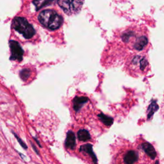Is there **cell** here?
Returning <instances> with one entry per match:
<instances>
[{
    "label": "cell",
    "mask_w": 164,
    "mask_h": 164,
    "mask_svg": "<svg viewBox=\"0 0 164 164\" xmlns=\"http://www.w3.org/2000/svg\"><path fill=\"white\" fill-rule=\"evenodd\" d=\"M116 41L118 45L130 49L133 53H143L149 46L147 31L137 26H129L121 30Z\"/></svg>",
    "instance_id": "1"
},
{
    "label": "cell",
    "mask_w": 164,
    "mask_h": 164,
    "mask_svg": "<svg viewBox=\"0 0 164 164\" xmlns=\"http://www.w3.org/2000/svg\"><path fill=\"white\" fill-rule=\"evenodd\" d=\"M72 107L76 116L80 117L82 121H89L95 112L93 102L86 95L76 96L72 101Z\"/></svg>",
    "instance_id": "2"
},
{
    "label": "cell",
    "mask_w": 164,
    "mask_h": 164,
    "mask_svg": "<svg viewBox=\"0 0 164 164\" xmlns=\"http://www.w3.org/2000/svg\"><path fill=\"white\" fill-rule=\"evenodd\" d=\"M126 71L129 74H143L150 67L146 55L144 53H135L129 56L125 63Z\"/></svg>",
    "instance_id": "3"
},
{
    "label": "cell",
    "mask_w": 164,
    "mask_h": 164,
    "mask_svg": "<svg viewBox=\"0 0 164 164\" xmlns=\"http://www.w3.org/2000/svg\"><path fill=\"white\" fill-rule=\"evenodd\" d=\"M39 21L47 28L55 30L63 24V17L54 10H45L39 14Z\"/></svg>",
    "instance_id": "4"
},
{
    "label": "cell",
    "mask_w": 164,
    "mask_h": 164,
    "mask_svg": "<svg viewBox=\"0 0 164 164\" xmlns=\"http://www.w3.org/2000/svg\"><path fill=\"white\" fill-rule=\"evenodd\" d=\"M13 28L19 33H21L27 39L35 35V31L32 25H30L26 19L21 17H16L13 20Z\"/></svg>",
    "instance_id": "5"
},
{
    "label": "cell",
    "mask_w": 164,
    "mask_h": 164,
    "mask_svg": "<svg viewBox=\"0 0 164 164\" xmlns=\"http://www.w3.org/2000/svg\"><path fill=\"white\" fill-rule=\"evenodd\" d=\"M57 3L64 12L68 15L78 12L83 4V2L78 1H58Z\"/></svg>",
    "instance_id": "6"
},
{
    "label": "cell",
    "mask_w": 164,
    "mask_h": 164,
    "mask_svg": "<svg viewBox=\"0 0 164 164\" xmlns=\"http://www.w3.org/2000/svg\"><path fill=\"white\" fill-rule=\"evenodd\" d=\"M10 48L11 50L10 60H17L21 62L22 60V56L24 54L23 49H22L21 45L16 40H10Z\"/></svg>",
    "instance_id": "7"
},
{
    "label": "cell",
    "mask_w": 164,
    "mask_h": 164,
    "mask_svg": "<svg viewBox=\"0 0 164 164\" xmlns=\"http://www.w3.org/2000/svg\"><path fill=\"white\" fill-rule=\"evenodd\" d=\"M79 151L89 155L91 158H92V161L94 164L98 163V159L96 155L93 151L92 149V145L90 144H86L85 145H82V146L79 147Z\"/></svg>",
    "instance_id": "8"
},
{
    "label": "cell",
    "mask_w": 164,
    "mask_h": 164,
    "mask_svg": "<svg viewBox=\"0 0 164 164\" xmlns=\"http://www.w3.org/2000/svg\"><path fill=\"white\" fill-rule=\"evenodd\" d=\"M138 152L134 150L128 151L124 155V161L126 164H134L138 161Z\"/></svg>",
    "instance_id": "9"
},
{
    "label": "cell",
    "mask_w": 164,
    "mask_h": 164,
    "mask_svg": "<svg viewBox=\"0 0 164 164\" xmlns=\"http://www.w3.org/2000/svg\"><path fill=\"white\" fill-rule=\"evenodd\" d=\"M140 147L152 160L155 159L157 154H156L155 149L152 146V145L147 142H146L141 144Z\"/></svg>",
    "instance_id": "10"
},
{
    "label": "cell",
    "mask_w": 164,
    "mask_h": 164,
    "mask_svg": "<svg viewBox=\"0 0 164 164\" xmlns=\"http://www.w3.org/2000/svg\"><path fill=\"white\" fill-rule=\"evenodd\" d=\"M65 146L69 150H73L76 146V136L74 133L72 131H69L67 133V137L65 142Z\"/></svg>",
    "instance_id": "11"
},
{
    "label": "cell",
    "mask_w": 164,
    "mask_h": 164,
    "mask_svg": "<svg viewBox=\"0 0 164 164\" xmlns=\"http://www.w3.org/2000/svg\"><path fill=\"white\" fill-rule=\"evenodd\" d=\"M78 139L81 142H87L91 139L90 134L88 130L86 129H79L77 132Z\"/></svg>",
    "instance_id": "12"
},
{
    "label": "cell",
    "mask_w": 164,
    "mask_h": 164,
    "mask_svg": "<svg viewBox=\"0 0 164 164\" xmlns=\"http://www.w3.org/2000/svg\"><path fill=\"white\" fill-rule=\"evenodd\" d=\"M31 71L28 69H24L20 72V77L22 80H26L30 76Z\"/></svg>",
    "instance_id": "13"
},
{
    "label": "cell",
    "mask_w": 164,
    "mask_h": 164,
    "mask_svg": "<svg viewBox=\"0 0 164 164\" xmlns=\"http://www.w3.org/2000/svg\"><path fill=\"white\" fill-rule=\"evenodd\" d=\"M14 133V136H15V137H16V138L17 139V141L19 142V143L20 144V145H21V146L23 148V149H25V150H27L28 149V146H26V144L23 142V141L22 140V139H21L20 137H19L16 133Z\"/></svg>",
    "instance_id": "14"
},
{
    "label": "cell",
    "mask_w": 164,
    "mask_h": 164,
    "mask_svg": "<svg viewBox=\"0 0 164 164\" xmlns=\"http://www.w3.org/2000/svg\"><path fill=\"white\" fill-rule=\"evenodd\" d=\"M31 144H32V147H33V149L34 150V151H35V152H36V153L38 155H39V150H37V147H35V145H34L32 142H31Z\"/></svg>",
    "instance_id": "15"
},
{
    "label": "cell",
    "mask_w": 164,
    "mask_h": 164,
    "mask_svg": "<svg viewBox=\"0 0 164 164\" xmlns=\"http://www.w3.org/2000/svg\"><path fill=\"white\" fill-rule=\"evenodd\" d=\"M33 139H34V140H35L36 141L37 143V144L39 146V147H42V146H41V145H40V143H39V141H38V140H37L36 138H35V137H33Z\"/></svg>",
    "instance_id": "16"
},
{
    "label": "cell",
    "mask_w": 164,
    "mask_h": 164,
    "mask_svg": "<svg viewBox=\"0 0 164 164\" xmlns=\"http://www.w3.org/2000/svg\"><path fill=\"white\" fill-rule=\"evenodd\" d=\"M155 164H159V162L158 161V160H157V161H156V162L155 163Z\"/></svg>",
    "instance_id": "17"
}]
</instances>
